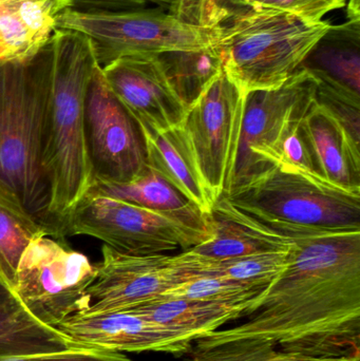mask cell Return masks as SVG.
Here are the masks:
<instances>
[{"label":"cell","mask_w":360,"mask_h":361,"mask_svg":"<svg viewBox=\"0 0 360 361\" xmlns=\"http://www.w3.org/2000/svg\"><path fill=\"white\" fill-rule=\"evenodd\" d=\"M230 12L221 0H179L169 14L190 25L219 27Z\"/></svg>","instance_id":"obj_30"},{"label":"cell","mask_w":360,"mask_h":361,"mask_svg":"<svg viewBox=\"0 0 360 361\" xmlns=\"http://www.w3.org/2000/svg\"><path fill=\"white\" fill-rule=\"evenodd\" d=\"M213 238L190 248V252L211 260H228L271 250H289L294 241L266 231L245 218L221 195L211 212Z\"/></svg>","instance_id":"obj_17"},{"label":"cell","mask_w":360,"mask_h":361,"mask_svg":"<svg viewBox=\"0 0 360 361\" xmlns=\"http://www.w3.org/2000/svg\"><path fill=\"white\" fill-rule=\"evenodd\" d=\"M316 99V80L299 68L283 86L245 95L240 143L228 193L278 165L281 146L292 127Z\"/></svg>","instance_id":"obj_9"},{"label":"cell","mask_w":360,"mask_h":361,"mask_svg":"<svg viewBox=\"0 0 360 361\" xmlns=\"http://www.w3.org/2000/svg\"><path fill=\"white\" fill-rule=\"evenodd\" d=\"M52 61L51 39L25 61H0V186L56 238L42 165V120Z\"/></svg>","instance_id":"obj_3"},{"label":"cell","mask_w":360,"mask_h":361,"mask_svg":"<svg viewBox=\"0 0 360 361\" xmlns=\"http://www.w3.org/2000/svg\"><path fill=\"white\" fill-rule=\"evenodd\" d=\"M0 361H132L120 352L108 350L73 348L51 353L15 354L0 355Z\"/></svg>","instance_id":"obj_31"},{"label":"cell","mask_w":360,"mask_h":361,"mask_svg":"<svg viewBox=\"0 0 360 361\" xmlns=\"http://www.w3.org/2000/svg\"><path fill=\"white\" fill-rule=\"evenodd\" d=\"M57 330L77 347L113 352L190 354L196 339L142 315L135 310L75 314Z\"/></svg>","instance_id":"obj_13"},{"label":"cell","mask_w":360,"mask_h":361,"mask_svg":"<svg viewBox=\"0 0 360 361\" xmlns=\"http://www.w3.org/2000/svg\"><path fill=\"white\" fill-rule=\"evenodd\" d=\"M71 8L80 11H124L137 10L147 4L167 6L168 13L173 12L179 0H70Z\"/></svg>","instance_id":"obj_32"},{"label":"cell","mask_w":360,"mask_h":361,"mask_svg":"<svg viewBox=\"0 0 360 361\" xmlns=\"http://www.w3.org/2000/svg\"><path fill=\"white\" fill-rule=\"evenodd\" d=\"M331 23H309L289 13L238 8L219 25L223 70L243 95L283 86Z\"/></svg>","instance_id":"obj_5"},{"label":"cell","mask_w":360,"mask_h":361,"mask_svg":"<svg viewBox=\"0 0 360 361\" xmlns=\"http://www.w3.org/2000/svg\"><path fill=\"white\" fill-rule=\"evenodd\" d=\"M319 175L329 182L360 190V152L352 145L340 123L323 107L313 104L304 118Z\"/></svg>","instance_id":"obj_18"},{"label":"cell","mask_w":360,"mask_h":361,"mask_svg":"<svg viewBox=\"0 0 360 361\" xmlns=\"http://www.w3.org/2000/svg\"><path fill=\"white\" fill-rule=\"evenodd\" d=\"M223 195L254 224L289 239L360 231V190L317 173L278 165Z\"/></svg>","instance_id":"obj_4"},{"label":"cell","mask_w":360,"mask_h":361,"mask_svg":"<svg viewBox=\"0 0 360 361\" xmlns=\"http://www.w3.org/2000/svg\"><path fill=\"white\" fill-rule=\"evenodd\" d=\"M292 248L293 246L289 250H271L219 261L203 258L190 250H184L183 255L196 276H221L268 288L287 269L291 261Z\"/></svg>","instance_id":"obj_25"},{"label":"cell","mask_w":360,"mask_h":361,"mask_svg":"<svg viewBox=\"0 0 360 361\" xmlns=\"http://www.w3.org/2000/svg\"><path fill=\"white\" fill-rule=\"evenodd\" d=\"M70 0L0 1V61H25L52 38Z\"/></svg>","instance_id":"obj_15"},{"label":"cell","mask_w":360,"mask_h":361,"mask_svg":"<svg viewBox=\"0 0 360 361\" xmlns=\"http://www.w3.org/2000/svg\"><path fill=\"white\" fill-rule=\"evenodd\" d=\"M266 290V288H262V286L236 281L221 276L204 275L192 278L167 290L161 298H184L215 301V302L244 303L257 300Z\"/></svg>","instance_id":"obj_27"},{"label":"cell","mask_w":360,"mask_h":361,"mask_svg":"<svg viewBox=\"0 0 360 361\" xmlns=\"http://www.w3.org/2000/svg\"><path fill=\"white\" fill-rule=\"evenodd\" d=\"M101 252L97 278L87 290L90 305L80 314L132 310L196 277L180 254L135 256L107 245Z\"/></svg>","instance_id":"obj_12"},{"label":"cell","mask_w":360,"mask_h":361,"mask_svg":"<svg viewBox=\"0 0 360 361\" xmlns=\"http://www.w3.org/2000/svg\"><path fill=\"white\" fill-rule=\"evenodd\" d=\"M42 235L48 231L12 192L0 186V280L8 288H13L23 252Z\"/></svg>","instance_id":"obj_24"},{"label":"cell","mask_w":360,"mask_h":361,"mask_svg":"<svg viewBox=\"0 0 360 361\" xmlns=\"http://www.w3.org/2000/svg\"><path fill=\"white\" fill-rule=\"evenodd\" d=\"M300 68L360 94V18L332 25L311 49Z\"/></svg>","instance_id":"obj_22"},{"label":"cell","mask_w":360,"mask_h":361,"mask_svg":"<svg viewBox=\"0 0 360 361\" xmlns=\"http://www.w3.org/2000/svg\"><path fill=\"white\" fill-rule=\"evenodd\" d=\"M259 299L244 303H224L194 299L161 298L132 310L154 322L186 333L197 341L232 320L255 313Z\"/></svg>","instance_id":"obj_19"},{"label":"cell","mask_w":360,"mask_h":361,"mask_svg":"<svg viewBox=\"0 0 360 361\" xmlns=\"http://www.w3.org/2000/svg\"><path fill=\"white\" fill-rule=\"evenodd\" d=\"M169 84L190 108L223 71L217 46L201 50H179L156 54Z\"/></svg>","instance_id":"obj_23"},{"label":"cell","mask_w":360,"mask_h":361,"mask_svg":"<svg viewBox=\"0 0 360 361\" xmlns=\"http://www.w3.org/2000/svg\"><path fill=\"white\" fill-rule=\"evenodd\" d=\"M188 361H347L355 356L314 357L289 353L266 339H239L211 347L192 348Z\"/></svg>","instance_id":"obj_26"},{"label":"cell","mask_w":360,"mask_h":361,"mask_svg":"<svg viewBox=\"0 0 360 361\" xmlns=\"http://www.w3.org/2000/svg\"><path fill=\"white\" fill-rule=\"evenodd\" d=\"M142 135L147 169L173 185L203 214H211L217 201L201 176L183 125L163 133L142 131Z\"/></svg>","instance_id":"obj_16"},{"label":"cell","mask_w":360,"mask_h":361,"mask_svg":"<svg viewBox=\"0 0 360 361\" xmlns=\"http://www.w3.org/2000/svg\"><path fill=\"white\" fill-rule=\"evenodd\" d=\"M101 69L142 131L163 133L183 124L188 108L169 84L156 54L122 57Z\"/></svg>","instance_id":"obj_14"},{"label":"cell","mask_w":360,"mask_h":361,"mask_svg":"<svg viewBox=\"0 0 360 361\" xmlns=\"http://www.w3.org/2000/svg\"><path fill=\"white\" fill-rule=\"evenodd\" d=\"M291 261L249 322L194 341L197 349L266 339L314 357H359L360 231L294 238Z\"/></svg>","instance_id":"obj_1"},{"label":"cell","mask_w":360,"mask_h":361,"mask_svg":"<svg viewBox=\"0 0 360 361\" xmlns=\"http://www.w3.org/2000/svg\"><path fill=\"white\" fill-rule=\"evenodd\" d=\"M57 29L86 36L101 68L122 57L201 50L217 46L219 27L190 25L161 10L80 11L68 8Z\"/></svg>","instance_id":"obj_6"},{"label":"cell","mask_w":360,"mask_h":361,"mask_svg":"<svg viewBox=\"0 0 360 361\" xmlns=\"http://www.w3.org/2000/svg\"><path fill=\"white\" fill-rule=\"evenodd\" d=\"M85 140L93 180L122 184L148 171L141 128L113 94L99 65L87 89Z\"/></svg>","instance_id":"obj_11"},{"label":"cell","mask_w":360,"mask_h":361,"mask_svg":"<svg viewBox=\"0 0 360 361\" xmlns=\"http://www.w3.org/2000/svg\"><path fill=\"white\" fill-rule=\"evenodd\" d=\"M51 44L42 165L51 188L49 212L61 239L68 214L93 184L85 140V101L97 63L90 40L78 32L56 29Z\"/></svg>","instance_id":"obj_2"},{"label":"cell","mask_w":360,"mask_h":361,"mask_svg":"<svg viewBox=\"0 0 360 361\" xmlns=\"http://www.w3.org/2000/svg\"><path fill=\"white\" fill-rule=\"evenodd\" d=\"M87 193L113 197L211 229V214H203L173 185L149 169L137 179L122 184L94 180Z\"/></svg>","instance_id":"obj_20"},{"label":"cell","mask_w":360,"mask_h":361,"mask_svg":"<svg viewBox=\"0 0 360 361\" xmlns=\"http://www.w3.org/2000/svg\"><path fill=\"white\" fill-rule=\"evenodd\" d=\"M347 361H359V357H352V358H350V360H347Z\"/></svg>","instance_id":"obj_34"},{"label":"cell","mask_w":360,"mask_h":361,"mask_svg":"<svg viewBox=\"0 0 360 361\" xmlns=\"http://www.w3.org/2000/svg\"><path fill=\"white\" fill-rule=\"evenodd\" d=\"M313 78L316 80V103L340 123L352 145L359 149V93L328 78Z\"/></svg>","instance_id":"obj_28"},{"label":"cell","mask_w":360,"mask_h":361,"mask_svg":"<svg viewBox=\"0 0 360 361\" xmlns=\"http://www.w3.org/2000/svg\"><path fill=\"white\" fill-rule=\"evenodd\" d=\"M262 0H230L235 6H240V8H253L258 6Z\"/></svg>","instance_id":"obj_33"},{"label":"cell","mask_w":360,"mask_h":361,"mask_svg":"<svg viewBox=\"0 0 360 361\" xmlns=\"http://www.w3.org/2000/svg\"><path fill=\"white\" fill-rule=\"evenodd\" d=\"M77 348L57 329L38 322L0 280V355L51 353Z\"/></svg>","instance_id":"obj_21"},{"label":"cell","mask_w":360,"mask_h":361,"mask_svg":"<svg viewBox=\"0 0 360 361\" xmlns=\"http://www.w3.org/2000/svg\"><path fill=\"white\" fill-rule=\"evenodd\" d=\"M101 240L123 254L146 256L190 250L213 238V231L105 195L86 193L68 214L66 235Z\"/></svg>","instance_id":"obj_7"},{"label":"cell","mask_w":360,"mask_h":361,"mask_svg":"<svg viewBox=\"0 0 360 361\" xmlns=\"http://www.w3.org/2000/svg\"><path fill=\"white\" fill-rule=\"evenodd\" d=\"M348 0H262L253 8L289 13L309 23H318L334 10L345 8Z\"/></svg>","instance_id":"obj_29"},{"label":"cell","mask_w":360,"mask_h":361,"mask_svg":"<svg viewBox=\"0 0 360 361\" xmlns=\"http://www.w3.org/2000/svg\"><path fill=\"white\" fill-rule=\"evenodd\" d=\"M97 275V264L52 235L34 239L21 256L12 290L34 318L57 328L70 316L90 305L89 286Z\"/></svg>","instance_id":"obj_8"},{"label":"cell","mask_w":360,"mask_h":361,"mask_svg":"<svg viewBox=\"0 0 360 361\" xmlns=\"http://www.w3.org/2000/svg\"><path fill=\"white\" fill-rule=\"evenodd\" d=\"M245 95L221 72L188 108L183 127L199 171L216 201L232 182L240 143Z\"/></svg>","instance_id":"obj_10"}]
</instances>
